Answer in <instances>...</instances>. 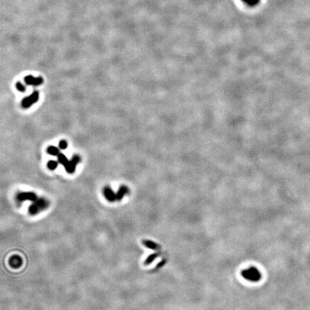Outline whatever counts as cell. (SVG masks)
Instances as JSON below:
<instances>
[{"label":"cell","mask_w":310,"mask_h":310,"mask_svg":"<svg viewBox=\"0 0 310 310\" xmlns=\"http://www.w3.org/2000/svg\"><path fill=\"white\" fill-rule=\"evenodd\" d=\"M59 147H60L61 150H65V149L68 147L67 141L65 140L60 141V143H59Z\"/></svg>","instance_id":"17"},{"label":"cell","mask_w":310,"mask_h":310,"mask_svg":"<svg viewBox=\"0 0 310 310\" xmlns=\"http://www.w3.org/2000/svg\"><path fill=\"white\" fill-rule=\"evenodd\" d=\"M242 276L245 279L252 281V282H257L261 278V274L260 271L255 267H250L247 269H245L242 272Z\"/></svg>","instance_id":"2"},{"label":"cell","mask_w":310,"mask_h":310,"mask_svg":"<svg viewBox=\"0 0 310 310\" xmlns=\"http://www.w3.org/2000/svg\"><path fill=\"white\" fill-rule=\"evenodd\" d=\"M143 244L145 246L146 248H150V249H151V250H158V249H160V246L157 244V243L153 242V241H149V240L143 241Z\"/></svg>","instance_id":"10"},{"label":"cell","mask_w":310,"mask_h":310,"mask_svg":"<svg viewBox=\"0 0 310 310\" xmlns=\"http://www.w3.org/2000/svg\"><path fill=\"white\" fill-rule=\"evenodd\" d=\"M129 193V190L126 186H125V185L121 186L119 189V190H118V192H117V200H122V198H124V196L126 195V194H128Z\"/></svg>","instance_id":"9"},{"label":"cell","mask_w":310,"mask_h":310,"mask_svg":"<svg viewBox=\"0 0 310 310\" xmlns=\"http://www.w3.org/2000/svg\"><path fill=\"white\" fill-rule=\"evenodd\" d=\"M159 256V254H151L150 255V256H148L147 257V259H146V261H145V264L146 265H149V264H150L151 263H152L155 260L157 259V258Z\"/></svg>","instance_id":"13"},{"label":"cell","mask_w":310,"mask_h":310,"mask_svg":"<svg viewBox=\"0 0 310 310\" xmlns=\"http://www.w3.org/2000/svg\"><path fill=\"white\" fill-rule=\"evenodd\" d=\"M103 194L106 200L109 201V202H114L115 200H117V194L113 191V190L110 188V187L108 186L105 187V188H103Z\"/></svg>","instance_id":"6"},{"label":"cell","mask_w":310,"mask_h":310,"mask_svg":"<svg viewBox=\"0 0 310 310\" xmlns=\"http://www.w3.org/2000/svg\"><path fill=\"white\" fill-rule=\"evenodd\" d=\"M243 2H244L245 3H246L247 4L250 6H254L256 5V4L259 3L260 0H242Z\"/></svg>","instance_id":"15"},{"label":"cell","mask_w":310,"mask_h":310,"mask_svg":"<svg viewBox=\"0 0 310 310\" xmlns=\"http://www.w3.org/2000/svg\"><path fill=\"white\" fill-rule=\"evenodd\" d=\"M47 151H48V153L50 154V155L57 156V157H58V155H59V154H60L58 149L54 146H49V147L48 148V150H47Z\"/></svg>","instance_id":"12"},{"label":"cell","mask_w":310,"mask_h":310,"mask_svg":"<svg viewBox=\"0 0 310 310\" xmlns=\"http://www.w3.org/2000/svg\"><path fill=\"white\" fill-rule=\"evenodd\" d=\"M25 82L26 84L30 85V86H38L42 83L43 79L41 77L35 78L32 75H27L25 78Z\"/></svg>","instance_id":"8"},{"label":"cell","mask_w":310,"mask_h":310,"mask_svg":"<svg viewBox=\"0 0 310 310\" xmlns=\"http://www.w3.org/2000/svg\"><path fill=\"white\" fill-rule=\"evenodd\" d=\"M80 161V158L79 156L75 155L73 156V157L72 158V160L69 161L68 163V165L65 167L66 172L69 174H72L75 172V167H76V165L78 163H79Z\"/></svg>","instance_id":"5"},{"label":"cell","mask_w":310,"mask_h":310,"mask_svg":"<svg viewBox=\"0 0 310 310\" xmlns=\"http://www.w3.org/2000/svg\"><path fill=\"white\" fill-rule=\"evenodd\" d=\"M16 88H17V89L19 91L22 92V93H24V92L25 91V90H26L24 85L21 83L20 82H17V83H16Z\"/></svg>","instance_id":"16"},{"label":"cell","mask_w":310,"mask_h":310,"mask_svg":"<svg viewBox=\"0 0 310 310\" xmlns=\"http://www.w3.org/2000/svg\"><path fill=\"white\" fill-rule=\"evenodd\" d=\"M37 199L36 194L32 192H24V193H20L17 195V200L19 202H24L25 200H29L34 202Z\"/></svg>","instance_id":"4"},{"label":"cell","mask_w":310,"mask_h":310,"mask_svg":"<svg viewBox=\"0 0 310 310\" xmlns=\"http://www.w3.org/2000/svg\"><path fill=\"white\" fill-rule=\"evenodd\" d=\"M58 162L60 163V164L63 165L64 167H65L66 165H68V162H69V160L67 159L66 156L64 155V154H62V153H60L58 155Z\"/></svg>","instance_id":"11"},{"label":"cell","mask_w":310,"mask_h":310,"mask_svg":"<svg viewBox=\"0 0 310 310\" xmlns=\"http://www.w3.org/2000/svg\"><path fill=\"white\" fill-rule=\"evenodd\" d=\"M58 166V162L55 160H50L48 162V167L50 170L55 169Z\"/></svg>","instance_id":"14"},{"label":"cell","mask_w":310,"mask_h":310,"mask_svg":"<svg viewBox=\"0 0 310 310\" xmlns=\"http://www.w3.org/2000/svg\"><path fill=\"white\" fill-rule=\"evenodd\" d=\"M39 99V93L38 91H35L33 92L31 95L25 97L22 101V106L25 108H27L31 106L32 104L36 103Z\"/></svg>","instance_id":"3"},{"label":"cell","mask_w":310,"mask_h":310,"mask_svg":"<svg viewBox=\"0 0 310 310\" xmlns=\"http://www.w3.org/2000/svg\"><path fill=\"white\" fill-rule=\"evenodd\" d=\"M9 264L13 269L20 268L22 265V259L20 255H14L9 259Z\"/></svg>","instance_id":"7"},{"label":"cell","mask_w":310,"mask_h":310,"mask_svg":"<svg viewBox=\"0 0 310 310\" xmlns=\"http://www.w3.org/2000/svg\"><path fill=\"white\" fill-rule=\"evenodd\" d=\"M49 206V202L45 198H37L36 200L33 202L32 204L30 205L28 208V212L30 215H36L42 211H43Z\"/></svg>","instance_id":"1"}]
</instances>
